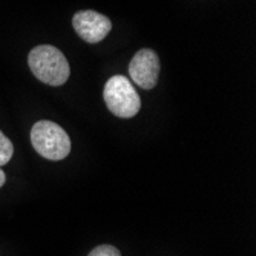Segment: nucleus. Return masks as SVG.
<instances>
[{"label": "nucleus", "instance_id": "1", "mask_svg": "<svg viewBox=\"0 0 256 256\" xmlns=\"http://www.w3.org/2000/svg\"><path fill=\"white\" fill-rule=\"evenodd\" d=\"M28 63L32 74L50 86H62L68 82L71 69L63 52L51 44H38L30 52Z\"/></svg>", "mask_w": 256, "mask_h": 256}, {"label": "nucleus", "instance_id": "2", "mask_svg": "<svg viewBox=\"0 0 256 256\" xmlns=\"http://www.w3.org/2000/svg\"><path fill=\"white\" fill-rule=\"evenodd\" d=\"M31 143L37 154L51 161L63 160L71 152V140L66 130L50 120H40L32 126Z\"/></svg>", "mask_w": 256, "mask_h": 256}, {"label": "nucleus", "instance_id": "3", "mask_svg": "<svg viewBox=\"0 0 256 256\" xmlns=\"http://www.w3.org/2000/svg\"><path fill=\"white\" fill-rule=\"evenodd\" d=\"M103 98L108 109L120 118L135 117L142 108L138 92L124 76H114L106 82Z\"/></svg>", "mask_w": 256, "mask_h": 256}, {"label": "nucleus", "instance_id": "4", "mask_svg": "<svg viewBox=\"0 0 256 256\" xmlns=\"http://www.w3.org/2000/svg\"><path fill=\"white\" fill-rule=\"evenodd\" d=\"M72 26L84 42L98 43L103 38H106V36L110 32L112 22L97 11L84 10L78 11L72 17Z\"/></svg>", "mask_w": 256, "mask_h": 256}, {"label": "nucleus", "instance_id": "5", "mask_svg": "<svg viewBox=\"0 0 256 256\" xmlns=\"http://www.w3.org/2000/svg\"><path fill=\"white\" fill-rule=\"evenodd\" d=\"M129 74L134 83L143 89H152L158 83L160 58L152 50L138 51L129 64Z\"/></svg>", "mask_w": 256, "mask_h": 256}, {"label": "nucleus", "instance_id": "6", "mask_svg": "<svg viewBox=\"0 0 256 256\" xmlns=\"http://www.w3.org/2000/svg\"><path fill=\"white\" fill-rule=\"evenodd\" d=\"M14 154V148H12V143L10 142V138L0 130V166L6 164V162L11 160Z\"/></svg>", "mask_w": 256, "mask_h": 256}, {"label": "nucleus", "instance_id": "7", "mask_svg": "<svg viewBox=\"0 0 256 256\" xmlns=\"http://www.w3.org/2000/svg\"><path fill=\"white\" fill-rule=\"evenodd\" d=\"M88 256H122V253L117 247L109 246V244H103V246L96 247Z\"/></svg>", "mask_w": 256, "mask_h": 256}, {"label": "nucleus", "instance_id": "8", "mask_svg": "<svg viewBox=\"0 0 256 256\" xmlns=\"http://www.w3.org/2000/svg\"><path fill=\"white\" fill-rule=\"evenodd\" d=\"M5 181H6V175H5V172L2 169H0V188L5 184Z\"/></svg>", "mask_w": 256, "mask_h": 256}]
</instances>
